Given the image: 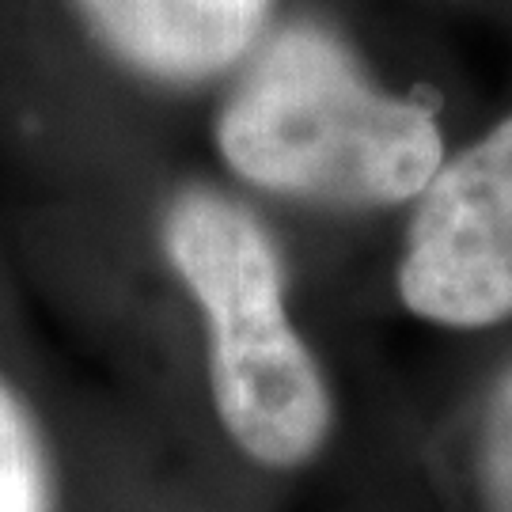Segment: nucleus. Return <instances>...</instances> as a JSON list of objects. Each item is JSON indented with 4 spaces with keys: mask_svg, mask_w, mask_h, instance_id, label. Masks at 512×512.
Wrapping results in <instances>:
<instances>
[{
    "mask_svg": "<svg viewBox=\"0 0 512 512\" xmlns=\"http://www.w3.org/2000/svg\"><path fill=\"white\" fill-rule=\"evenodd\" d=\"M217 137L243 179L334 205L410 202L444 152L425 110L372 92L346 50L315 27L281 31L258 54Z\"/></svg>",
    "mask_w": 512,
    "mask_h": 512,
    "instance_id": "obj_1",
    "label": "nucleus"
},
{
    "mask_svg": "<svg viewBox=\"0 0 512 512\" xmlns=\"http://www.w3.org/2000/svg\"><path fill=\"white\" fill-rule=\"evenodd\" d=\"M167 255L209 319V387L224 433L262 467H300L330 437V391L285 319V274L243 205L190 190L164 224Z\"/></svg>",
    "mask_w": 512,
    "mask_h": 512,
    "instance_id": "obj_2",
    "label": "nucleus"
},
{
    "mask_svg": "<svg viewBox=\"0 0 512 512\" xmlns=\"http://www.w3.org/2000/svg\"><path fill=\"white\" fill-rule=\"evenodd\" d=\"M399 296L440 327L512 319V118L490 129L421 190Z\"/></svg>",
    "mask_w": 512,
    "mask_h": 512,
    "instance_id": "obj_3",
    "label": "nucleus"
},
{
    "mask_svg": "<svg viewBox=\"0 0 512 512\" xmlns=\"http://www.w3.org/2000/svg\"><path fill=\"white\" fill-rule=\"evenodd\" d=\"M76 8L141 73L198 80L247 54L270 0H76Z\"/></svg>",
    "mask_w": 512,
    "mask_h": 512,
    "instance_id": "obj_4",
    "label": "nucleus"
},
{
    "mask_svg": "<svg viewBox=\"0 0 512 512\" xmlns=\"http://www.w3.org/2000/svg\"><path fill=\"white\" fill-rule=\"evenodd\" d=\"M0 512H50V471L27 410L0 387Z\"/></svg>",
    "mask_w": 512,
    "mask_h": 512,
    "instance_id": "obj_5",
    "label": "nucleus"
},
{
    "mask_svg": "<svg viewBox=\"0 0 512 512\" xmlns=\"http://www.w3.org/2000/svg\"><path fill=\"white\" fill-rule=\"evenodd\" d=\"M475 482L482 512H512V368L497 380L475 437Z\"/></svg>",
    "mask_w": 512,
    "mask_h": 512,
    "instance_id": "obj_6",
    "label": "nucleus"
}]
</instances>
